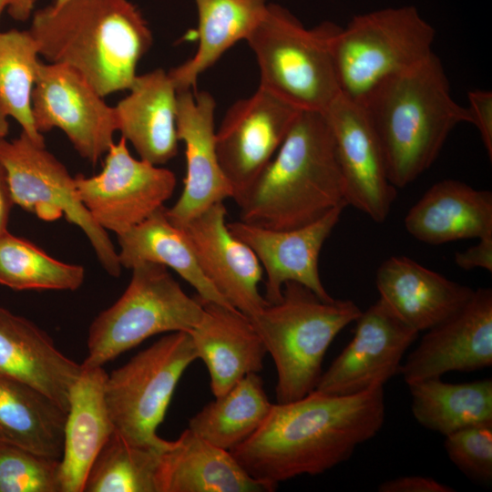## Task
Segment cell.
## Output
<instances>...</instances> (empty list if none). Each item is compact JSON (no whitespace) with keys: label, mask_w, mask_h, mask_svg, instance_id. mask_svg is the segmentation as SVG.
Masks as SVG:
<instances>
[{"label":"cell","mask_w":492,"mask_h":492,"mask_svg":"<svg viewBox=\"0 0 492 492\" xmlns=\"http://www.w3.org/2000/svg\"><path fill=\"white\" fill-rule=\"evenodd\" d=\"M269 492L229 450L204 440L189 427L169 441L159 457L157 492Z\"/></svg>","instance_id":"24"},{"label":"cell","mask_w":492,"mask_h":492,"mask_svg":"<svg viewBox=\"0 0 492 492\" xmlns=\"http://www.w3.org/2000/svg\"><path fill=\"white\" fill-rule=\"evenodd\" d=\"M345 207L340 205L320 219L291 230H272L241 220L227 223L231 234L252 250L265 272L264 299L269 304L281 301L287 282L307 287L323 301L333 299L322 282L319 257Z\"/></svg>","instance_id":"15"},{"label":"cell","mask_w":492,"mask_h":492,"mask_svg":"<svg viewBox=\"0 0 492 492\" xmlns=\"http://www.w3.org/2000/svg\"><path fill=\"white\" fill-rule=\"evenodd\" d=\"M67 0H55L54 3L52 4L53 5L55 6H59L61 5L62 4H64Z\"/></svg>","instance_id":"43"},{"label":"cell","mask_w":492,"mask_h":492,"mask_svg":"<svg viewBox=\"0 0 492 492\" xmlns=\"http://www.w3.org/2000/svg\"><path fill=\"white\" fill-rule=\"evenodd\" d=\"M8 116L0 107V139L5 138L8 133L9 123L7 120Z\"/></svg>","instance_id":"42"},{"label":"cell","mask_w":492,"mask_h":492,"mask_svg":"<svg viewBox=\"0 0 492 492\" xmlns=\"http://www.w3.org/2000/svg\"><path fill=\"white\" fill-rule=\"evenodd\" d=\"M198 359L187 332L159 338L107 375L105 401L114 432L135 445L164 448L158 436L176 386Z\"/></svg>","instance_id":"9"},{"label":"cell","mask_w":492,"mask_h":492,"mask_svg":"<svg viewBox=\"0 0 492 492\" xmlns=\"http://www.w3.org/2000/svg\"><path fill=\"white\" fill-rule=\"evenodd\" d=\"M339 26L306 28L289 10L268 4L246 41L260 70L259 87L299 110L324 114L340 96L333 54Z\"/></svg>","instance_id":"6"},{"label":"cell","mask_w":492,"mask_h":492,"mask_svg":"<svg viewBox=\"0 0 492 492\" xmlns=\"http://www.w3.org/2000/svg\"><path fill=\"white\" fill-rule=\"evenodd\" d=\"M13 204L6 175L0 164V236L8 231L7 223Z\"/></svg>","instance_id":"40"},{"label":"cell","mask_w":492,"mask_h":492,"mask_svg":"<svg viewBox=\"0 0 492 492\" xmlns=\"http://www.w3.org/2000/svg\"><path fill=\"white\" fill-rule=\"evenodd\" d=\"M272 403L258 373L242 377L189 421V428L209 443L231 451L248 439L267 417Z\"/></svg>","instance_id":"31"},{"label":"cell","mask_w":492,"mask_h":492,"mask_svg":"<svg viewBox=\"0 0 492 492\" xmlns=\"http://www.w3.org/2000/svg\"><path fill=\"white\" fill-rule=\"evenodd\" d=\"M117 236L122 268L131 270L140 262L171 268L197 291L202 302L233 308L206 277L184 231L170 221L165 206Z\"/></svg>","instance_id":"27"},{"label":"cell","mask_w":492,"mask_h":492,"mask_svg":"<svg viewBox=\"0 0 492 492\" xmlns=\"http://www.w3.org/2000/svg\"><path fill=\"white\" fill-rule=\"evenodd\" d=\"M31 104L38 132L61 129L78 154L93 164L114 143L115 108L67 65L39 63Z\"/></svg>","instance_id":"12"},{"label":"cell","mask_w":492,"mask_h":492,"mask_svg":"<svg viewBox=\"0 0 492 492\" xmlns=\"http://www.w3.org/2000/svg\"><path fill=\"white\" fill-rule=\"evenodd\" d=\"M0 492H62L60 460L0 441Z\"/></svg>","instance_id":"35"},{"label":"cell","mask_w":492,"mask_h":492,"mask_svg":"<svg viewBox=\"0 0 492 492\" xmlns=\"http://www.w3.org/2000/svg\"><path fill=\"white\" fill-rule=\"evenodd\" d=\"M131 270L125 292L89 326L84 367L103 366L159 333H190L202 318L200 298L189 296L167 267L140 262Z\"/></svg>","instance_id":"8"},{"label":"cell","mask_w":492,"mask_h":492,"mask_svg":"<svg viewBox=\"0 0 492 492\" xmlns=\"http://www.w3.org/2000/svg\"><path fill=\"white\" fill-rule=\"evenodd\" d=\"M470 124L478 130L489 159L492 158V93L474 89L467 93Z\"/></svg>","instance_id":"37"},{"label":"cell","mask_w":492,"mask_h":492,"mask_svg":"<svg viewBox=\"0 0 492 492\" xmlns=\"http://www.w3.org/2000/svg\"><path fill=\"white\" fill-rule=\"evenodd\" d=\"M215 107L209 92L192 88L177 91V134L185 145L186 176L179 198L166 211L179 227L233 195L216 153Z\"/></svg>","instance_id":"19"},{"label":"cell","mask_w":492,"mask_h":492,"mask_svg":"<svg viewBox=\"0 0 492 492\" xmlns=\"http://www.w3.org/2000/svg\"><path fill=\"white\" fill-rule=\"evenodd\" d=\"M201 302L202 318L189 333L198 359L208 369L210 390L218 397L245 375L259 373L267 351L246 315L217 302Z\"/></svg>","instance_id":"21"},{"label":"cell","mask_w":492,"mask_h":492,"mask_svg":"<svg viewBox=\"0 0 492 492\" xmlns=\"http://www.w3.org/2000/svg\"><path fill=\"white\" fill-rule=\"evenodd\" d=\"M402 363L406 384L441 378L449 372L468 373L492 364V290L478 288L455 314L425 331Z\"/></svg>","instance_id":"16"},{"label":"cell","mask_w":492,"mask_h":492,"mask_svg":"<svg viewBox=\"0 0 492 492\" xmlns=\"http://www.w3.org/2000/svg\"><path fill=\"white\" fill-rule=\"evenodd\" d=\"M39 55L81 74L101 96L128 90L152 33L128 0H67L32 15Z\"/></svg>","instance_id":"2"},{"label":"cell","mask_w":492,"mask_h":492,"mask_svg":"<svg viewBox=\"0 0 492 492\" xmlns=\"http://www.w3.org/2000/svg\"><path fill=\"white\" fill-rule=\"evenodd\" d=\"M107 375L103 366H82L71 387L60 459L62 492L84 491L93 462L114 432L105 401Z\"/></svg>","instance_id":"26"},{"label":"cell","mask_w":492,"mask_h":492,"mask_svg":"<svg viewBox=\"0 0 492 492\" xmlns=\"http://www.w3.org/2000/svg\"><path fill=\"white\" fill-rule=\"evenodd\" d=\"M199 41L194 56L168 74L177 91L196 89L199 77L235 43L246 40L266 13L267 0H194Z\"/></svg>","instance_id":"28"},{"label":"cell","mask_w":492,"mask_h":492,"mask_svg":"<svg viewBox=\"0 0 492 492\" xmlns=\"http://www.w3.org/2000/svg\"><path fill=\"white\" fill-rule=\"evenodd\" d=\"M226 215L219 201L180 228L206 277L233 308L251 318L269 304L258 288L263 270L252 250L231 234Z\"/></svg>","instance_id":"18"},{"label":"cell","mask_w":492,"mask_h":492,"mask_svg":"<svg viewBox=\"0 0 492 492\" xmlns=\"http://www.w3.org/2000/svg\"><path fill=\"white\" fill-rule=\"evenodd\" d=\"M355 322L353 339L323 372L314 390L350 395L384 387L399 374L403 357L419 333L380 297Z\"/></svg>","instance_id":"13"},{"label":"cell","mask_w":492,"mask_h":492,"mask_svg":"<svg viewBox=\"0 0 492 492\" xmlns=\"http://www.w3.org/2000/svg\"><path fill=\"white\" fill-rule=\"evenodd\" d=\"M450 460L468 477L481 483L492 480V422L477 424L446 436Z\"/></svg>","instance_id":"36"},{"label":"cell","mask_w":492,"mask_h":492,"mask_svg":"<svg viewBox=\"0 0 492 492\" xmlns=\"http://www.w3.org/2000/svg\"><path fill=\"white\" fill-rule=\"evenodd\" d=\"M382 148L390 182L405 188L428 169L448 135L470 123L435 53L374 88L360 104Z\"/></svg>","instance_id":"4"},{"label":"cell","mask_w":492,"mask_h":492,"mask_svg":"<svg viewBox=\"0 0 492 492\" xmlns=\"http://www.w3.org/2000/svg\"><path fill=\"white\" fill-rule=\"evenodd\" d=\"M412 412L424 427L448 436L492 422V380L450 384L429 378L408 384Z\"/></svg>","instance_id":"30"},{"label":"cell","mask_w":492,"mask_h":492,"mask_svg":"<svg viewBox=\"0 0 492 492\" xmlns=\"http://www.w3.org/2000/svg\"><path fill=\"white\" fill-rule=\"evenodd\" d=\"M436 32L416 7H388L358 15L339 27L332 54L340 95L361 104L387 78L428 57Z\"/></svg>","instance_id":"7"},{"label":"cell","mask_w":492,"mask_h":492,"mask_svg":"<svg viewBox=\"0 0 492 492\" xmlns=\"http://www.w3.org/2000/svg\"><path fill=\"white\" fill-rule=\"evenodd\" d=\"M405 226L427 244L492 237V193L462 181L443 179L409 210Z\"/></svg>","instance_id":"25"},{"label":"cell","mask_w":492,"mask_h":492,"mask_svg":"<svg viewBox=\"0 0 492 492\" xmlns=\"http://www.w3.org/2000/svg\"><path fill=\"white\" fill-rule=\"evenodd\" d=\"M301 111L261 87L227 110L215 131V148L232 199L272 160Z\"/></svg>","instance_id":"14"},{"label":"cell","mask_w":492,"mask_h":492,"mask_svg":"<svg viewBox=\"0 0 492 492\" xmlns=\"http://www.w3.org/2000/svg\"><path fill=\"white\" fill-rule=\"evenodd\" d=\"M379 297L418 333L459 311L474 293L405 256H392L376 272Z\"/></svg>","instance_id":"22"},{"label":"cell","mask_w":492,"mask_h":492,"mask_svg":"<svg viewBox=\"0 0 492 492\" xmlns=\"http://www.w3.org/2000/svg\"><path fill=\"white\" fill-rule=\"evenodd\" d=\"M456 264L463 270L476 268L492 272V237L479 239L467 250L455 254Z\"/></svg>","instance_id":"39"},{"label":"cell","mask_w":492,"mask_h":492,"mask_svg":"<svg viewBox=\"0 0 492 492\" xmlns=\"http://www.w3.org/2000/svg\"><path fill=\"white\" fill-rule=\"evenodd\" d=\"M115 106L118 131L139 158L159 166L178 152L177 89L161 68L137 76Z\"/></svg>","instance_id":"23"},{"label":"cell","mask_w":492,"mask_h":492,"mask_svg":"<svg viewBox=\"0 0 492 492\" xmlns=\"http://www.w3.org/2000/svg\"><path fill=\"white\" fill-rule=\"evenodd\" d=\"M36 0H0V15L7 9L12 18L26 21L32 15Z\"/></svg>","instance_id":"41"},{"label":"cell","mask_w":492,"mask_h":492,"mask_svg":"<svg viewBox=\"0 0 492 492\" xmlns=\"http://www.w3.org/2000/svg\"><path fill=\"white\" fill-rule=\"evenodd\" d=\"M164 448L131 444L113 432L89 469L84 491L157 492Z\"/></svg>","instance_id":"34"},{"label":"cell","mask_w":492,"mask_h":492,"mask_svg":"<svg viewBox=\"0 0 492 492\" xmlns=\"http://www.w3.org/2000/svg\"><path fill=\"white\" fill-rule=\"evenodd\" d=\"M361 313L351 300L323 301L307 287L287 282L279 302L249 318L273 360L277 403L315 389L330 344Z\"/></svg>","instance_id":"5"},{"label":"cell","mask_w":492,"mask_h":492,"mask_svg":"<svg viewBox=\"0 0 492 492\" xmlns=\"http://www.w3.org/2000/svg\"><path fill=\"white\" fill-rule=\"evenodd\" d=\"M85 268L49 256L27 240L8 231L0 236V283L15 291H75Z\"/></svg>","instance_id":"33"},{"label":"cell","mask_w":492,"mask_h":492,"mask_svg":"<svg viewBox=\"0 0 492 492\" xmlns=\"http://www.w3.org/2000/svg\"><path fill=\"white\" fill-rule=\"evenodd\" d=\"M345 183L348 205L384 222L395 200L378 138L360 104L341 95L324 113Z\"/></svg>","instance_id":"17"},{"label":"cell","mask_w":492,"mask_h":492,"mask_svg":"<svg viewBox=\"0 0 492 492\" xmlns=\"http://www.w3.org/2000/svg\"><path fill=\"white\" fill-rule=\"evenodd\" d=\"M38 46L29 30L0 32V107L22 131L38 144L44 138L36 128L32 92L40 61Z\"/></svg>","instance_id":"32"},{"label":"cell","mask_w":492,"mask_h":492,"mask_svg":"<svg viewBox=\"0 0 492 492\" xmlns=\"http://www.w3.org/2000/svg\"><path fill=\"white\" fill-rule=\"evenodd\" d=\"M0 164L5 169L14 204L44 220L64 216L88 239L103 269L113 277L121 272L118 255L108 231L83 204L67 168L47 149L22 131L13 139H0Z\"/></svg>","instance_id":"10"},{"label":"cell","mask_w":492,"mask_h":492,"mask_svg":"<svg viewBox=\"0 0 492 492\" xmlns=\"http://www.w3.org/2000/svg\"><path fill=\"white\" fill-rule=\"evenodd\" d=\"M81 364L63 354L33 322L0 306V376L35 387L67 412Z\"/></svg>","instance_id":"20"},{"label":"cell","mask_w":492,"mask_h":492,"mask_svg":"<svg viewBox=\"0 0 492 492\" xmlns=\"http://www.w3.org/2000/svg\"><path fill=\"white\" fill-rule=\"evenodd\" d=\"M379 492H452L453 487L423 476H405L386 480L378 487Z\"/></svg>","instance_id":"38"},{"label":"cell","mask_w":492,"mask_h":492,"mask_svg":"<svg viewBox=\"0 0 492 492\" xmlns=\"http://www.w3.org/2000/svg\"><path fill=\"white\" fill-rule=\"evenodd\" d=\"M384 417L383 386L350 395L313 390L272 404L256 432L230 452L251 477L274 491L280 482L320 475L347 460L380 431Z\"/></svg>","instance_id":"1"},{"label":"cell","mask_w":492,"mask_h":492,"mask_svg":"<svg viewBox=\"0 0 492 492\" xmlns=\"http://www.w3.org/2000/svg\"><path fill=\"white\" fill-rule=\"evenodd\" d=\"M127 143L121 137L109 147L97 175L75 177L79 197L94 220L117 235L163 207L176 187L171 170L135 159Z\"/></svg>","instance_id":"11"},{"label":"cell","mask_w":492,"mask_h":492,"mask_svg":"<svg viewBox=\"0 0 492 492\" xmlns=\"http://www.w3.org/2000/svg\"><path fill=\"white\" fill-rule=\"evenodd\" d=\"M233 200L241 221L272 230L295 229L348 206L324 114L302 110L272 160Z\"/></svg>","instance_id":"3"},{"label":"cell","mask_w":492,"mask_h":492,"mask_svg":"<svg viewBox=\"0 0 492 492\" xmlns=\"http://www.w3.org/2000/svg\"><path fill=\"white\" fill-rule=\"evenodd\" d=\"M67 411L26 384L0 376V441L60 460Z\"/></svg>","instance_id":"29"}]
</instances>
